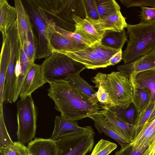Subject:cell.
I'll return each mask as SVG.
<instances>
[{
  "label": "cell",
  "instance_id": "obj_1",
  "mask_svg": "<svg viewBox=\"0 0 155 155\" xmlns=\"http://www.w3.org/2000/svg\"><path fill=\"white\" fill-rule=\"evenodd\" d=\"M49 84L48 95L54 102L55 108L61 117L76 121L89 117L102 109L66 81Z\"/></svg>",
  "mask_w": 155,
  "mask_h": 155
},
{
  "label": "cell",
  "instance_id": "obj_2",
  "mask_svg": "<svg viewBox=\"0 0 155 155\" xmlns=\"http://www.w3.org/2000/svg\"><path fill=\"white\" fill-rule=\"evenodd\" d=\"M126 28L129 39L122 52L124 64L155 53V23L142 21L135 25L127 24Z\"/></svg>",
  "mask_w": 155,
  "mask_h": 155
},
{
  "label": "cell",
  "instance_id": "obj_3",
  "mask_svg": "<svg viewBox=\"0 0 155 155\" xmlns=\"http://www.w3.org/2000/svg\"><path fill=\"white\" fill-rule=\"evenodd\" d=\"M92 82L100 86L107 95L112 107H128L132 102L133 86L129 78L120 71L107 74L97 73Z\"/></svg>",
  "mask_w": 155,
  "mask_h": 155
},
{
  "label": "cell",
  "instance_id": "obj_4",
  "mask_svg": "<svg viewBox=\"0 0 155 155\" xmlns=\"http://www.w3.org/2000/svg\"><path fill=\"white\" fill-rule=\"evenodd\" d=\"M25 8L36 30L38 46L36 59L46 58L53 51L51 39L56 31L54 20L34 0L25 2Z\"/></svg>",
  "mask_w": 155,
  "mask_h": 155
},
{
  "label": "cell",
  "instance_id": "obj_5",
  "mask_svg": "<svg viewBox=\"0 0 155 155\" xmlns=\"http://www.w3.org/2000/svg\"><path fill=\"white\" fill-rule=\"evenodd\" d=\"M42 76L47 83L66 80L80 74L86 68L83 64L66 55L53 51L41 65Z\"/></svg>",
  "mask_w": 155,
  "mask_h": 155
},
{
  "label": "cell",
  "instance_id": "obj_6",
  "mask_svg": "<svg viewBox=\"0 0 155 155\" xmlns=\"http://www.w3.org/2000/svg\"><path fill=\"white\" fill-rule=\"evenodd\" d=\"M101 44L75 51H55L84 64L86 68L96 69L110 66L111 58L120 50Z\"/></svg>",
  "mask_w": 155,
  "mask_h": 155
},
{
  "label": "cell",
  "instance_id": "obj_7",
  "mask_svg": "<svg viewBox=\"0 0 155 155\" xmlns=\"http://www.w3.org/2000/svg\"><path fill=\"white\" fill-rule=\"evenodd\" d=\"M46 13L55 21L56 25L67 31L73 29V15L85 18L83 0H53L50 2Z\"/></svg>",
  "mask_w": 155,
  "mask_h": 155
},
{
  "label": "cell",
  "instance_id": "obj_8",
  "mask_svg": "<svg viewBox=\"0 0 155 155\" xmlns=\"http://www.w3.org/2000/svg\"><path fill=\"white\" fill-rule=\"evenodd\" d=\"M18 141L27 144L34 138L36 130L37 113L31 95L17 102Z\"/></svg>",
  "mask_w": 155,
  "mask_h": 155
},
{
  "label": "cell",
  "instance_id": "obj_9",
  "mask_svg": "<svg viewBox=\"0 0 155 155\" xmlns=\"http://www.w3.org/2000/svg\"><path fill=\"white\" fill-rule=\"evenodd\" d=\"M94 135L95 133L93 131L55 141L56 155H86L92 149Z\"/></svg>",
  "mask_w": 155,
  "mask_h": 155
},
{
  "label": "cell",
  "instance_id": "obj_10",
  "mask_svg": "<svg viewBox=\"0 0 155 155\" xmlns=\"http://www.w3.org/2000/svg\"><path fill=\"white\" fill-rule=\"evenodd\" d=\"M54 129L50 138L56 141L63 138L94 131L91 127L78 126L75 121L57 116Z\"/></svg>",
  "mask_w": 155,
  "mask_h": 155
},
{
  "label": "cell",
  "instance_id": "obj_11",
  "mask_svg": "<svg viewBox=\"0 0 155 155\" xmlns=\"http://www.w3.org/2000/svg\"><path fill=\"white\" fill-rule=\"evenodd\" d=\"M85 18L101 32L107 31L121 32L127 28V25L126 18L122 15L120 10L98 20L92 19L86 15Z\"/></svg>",
  "mask_w": 155,
  "mask_h": 155
},
{
  "label": "cell",
  "instance_id": "obj_12",
  "mask_svg": "<svg viewBox=\"0 0 155 155\" xmlns=\"http://www.w3.org/2000/svg\"><path fill=\"white\" fill-rule=\"evenodd\" d=\"M130 144L137 149H146L141 155H153L155 151V118L147 124Z\"/></svg>",
  "mask_w": 155,
  "mask_h": 155
},
{
  "label": "cell",
  "instance_id": "obj_13",
  "mask_svg": "<svg viewBox=\"0 0 155 155\" xmlns=\"http://www.w3.org/2000/svg\"><path fill=\"white\" fill-rule=\"evenodd\" d=\"M94 122L95 127L99 133H104L116 140L121 147L131 143L132 140L117 131L108 119L99 111L89 117Z\"/></svg>",
  "mask_w": 155,
  "mask_h": 155
},
{
  "label": "cell",
  "instance_id": "obj_14",
  "mask_svg": "<svg viewBox=\"0 0 155 155\" xmlns=\"http://www.w3.org/2000/svg\"><path fill=\"white\" fill-rule=\"evenodd\" d=\"M46 83L42 75L41 65L33 63L22 83L19 95L20 98L31 95Z\"/></svg>",
  "mask_w": 155,
  "mask_h": 155
},
{
  "label": "cell",
  "instance_id": "obj_15",
  "mask_svg": "<svg viewBox=\"0 0 155 155\" xmlns=\"http://www.w3.org/2000/svg\"><path fill=\"white\" fill-rule=\"evenodd\" d=\"M72 18L74 22V32L80 34L93 45L101 44L105 32L98 31L94 26L85 18L73 15Z\"/></svg>",
  "mask_w": 155,
  "mask_h": 155
},
{
  "label": "cell",
  "instance_id": "obj_16",
  "mask_svg": "<svg viewBox=\"0 0 155 155\" xmlns=\"http://www.w3.org/2000/svg\"><path fill=\"white\" fill-rule=\"evenodd\" d=\"M117 69L129 78L134 73L155 69V53L146 54L131 62L118 66Z\"/></svg>",
  "mask_w": 155,
  "mask_h": 155
},
{
  "label": "cell",
  "instance_id": "obj_17",
  "mask_svg": "<svg viewBox=\"0 0 155 155\" xmlns=\"http://www.w3.org/2000/svg\"><path fill=\"white\" fill-rule=\"evenodd\" d=\"M16 9L17 29L20 45L24 49L25 42L27 41L28 31L32 29L30 18L22 1L15 0Z\"/></svg>",
  "mask_w": 155,
  "mask_h": 155
},
{
  "label": "cell",
  "instance_id": "obj_18",
  "mask_svg": "<svg viewBox=\"0 0 155 155\" xmlns=\"http://www.w3.org/2000/svg\"><path fill=\"white\" fill-rule=\"evenodd\" d=\"M129 79L133 86L149 90L151 94L150 103H155V69L134 73Z\"/></svg>",
  "mask_w": 155,
  "mask_h": 155
},
{
  "label": "cell",
  "instance_id": "obj_19",
  "mask_svg": "<svg viewBox=\"0 0 155 155\" xmlns=\"http://www.w3.org/2000/svg\"><path fill=\"white\" fill-rule=\"evenodd\" d=\"M15 7L10 5L6 0H0V30L3 40L7 38L10 29L16 21Z\"/></svg>",
  "mask_w": 155,
  "mask_h": 155
},
{
  "label": "cell",
  "instance_id": "obj_20",
  "mask_svg": "<svg viewBox=\"0 0 155 155\" xmlns=\"http://www.w3.org/2000/svg\"><path fill=\"white\" fill-rule=\"evenodd\" d=\"M99 111L108 119L119 133L132 141L134 138L136 133L135 125L124 122L117 117L115 112L110 109H102Z\"/></svg>",
  "mask_w": 155,
  "mask_h": 155
},
{
  "label": "cell",
  "instance_id": "obj_21",
  "mask_svg": "<svg viewBox=\"0 0 155 155\" xmlns=\"http://www.w3.org/2000/svg\"><path fill=\"white\" fill-rule=\"evenodd\" d=\"M28 151L32 155H56L55 142L50 138H36L29 142L27 147Z\"/></svg>",
  "mask_w": 155,
  "mask_h": 155
},
{
  "label": "cell",
  "instance_id": "obj_22",
  "mask_svg": "<svg viewBox=\"0 0 155 155\" xmlns=\"http://www.w3.org/2000/svg\"><path fill=\"white\" fill-rule=\"evenodd\" d=\"M10 50L8 41H3L0 54V105H3V96L6 74L9 64Z\"/></svg>",
  "mask_w": 155,
  "mask_h": 155
},
{
  "label": "cell",
  "instance_id": "obj_23",
  "mask_svg": "<svg viewBox=\"0 0 155 155\" xmlns=\"http://www.w3.org/2000/svg\"><path fill=\"white\" fill-rule=\"evenodd\" d=\"M65 81H67L70 85L87 96L95 104L100 107L97 97V92L93 89L92 86L80 76V74L71 76Z\"/></svg>",
  "mask_w": 155,
  "mask_h": 155
},
{
  "label": "cell",
  "instance_id": "obj_24",
  "mask_svg": "<svg viewBox=\"0 0 155 155\" xmlns=\"http://www.w3.org/2000/svg\"><path fill=\"white\" fill-rule=\"evenodd\" d=\"M132 86V102L140 114L151 104V92L147 89Z\"/></svg>",
  "mask_w": 155,
  "mask_h": 155
},
{
  "label": "cell",
  "instance_id": "obj_25",
  "mask_svg": "<svg viewBox=\"0 0 155 155\" xmlns=\"http://www.w3.org/2000/svg\"><path fill=\"white\" fill-rule=\"evenodd\" d=\"M127 38L124 29L121 32L113 31L105 32L101 44L112 48L122 49Z\"/></svg>",
  "mask_w": 155,
  "mask_h": 155
},
{
  "label": "cell",
  "instance_id": "obj_26",
  "mask_svg": "<svg viewBox=\"0 0 155 155\" xmlns=\"http://www.w3.org/2000/svg\"><path fill=\"white\" fill-rule=\"evenodd\" d=\"M51 43L53 51L58 50L75 51L88 47L73 43L57 31L52 35Z\"/></svg>",
  "mask_w": 155,
  "mask_h": 155
},
{
  "label": "cell",
  "instance_id": "obj_27",
  "mask_svg": "<svg viewBox=\"0 0 155 155\" xmlns=\"http://www.w3.org/2000/svg\"><path fill=\"white\" fill-rule=\"evenodd\" d=\"M109 109L115 112L117 117L124 122L134 125L137 121L140 114L132 102L127 108H122L116 106Z\"/></svg>",
  "mask_w": 155,
  "mask_h": 155
},
{
  "label": "cell",
  "instance_id": "obj_28",
  "mask_svg": "<svg viewBox=\"0 0 155 155\" xmlns=\"http://www.w3.org/2000/svg\"><path fill=\"white\" fill-rule=\"evenodd\" d=\"M0 150L1 155L8 153L13 144L7 130L4 120L3 105L0 106Z\"/></svg>",
  "mask_w": 155,
  "mask_h": 155
},
{
  "label": "cell",
  "instance_id": "obj_29",
  "mask_svg": "<svg viewBox=\"0 0 155 155\" xmlns=\"http://www.w3.org/2000/svg\"><path fill=\"white\" fill-rule=\"evenodd\" d=\"M97 11L101 18L120 10L114 0H95Z\"/></svg>",
  "mask_w": 155,
  "mask_h": 155
},
{
  "label": "cell",
  "instance_id": "obj_30",
  "mask_svg": "<svg viewBox=\"0 0 155 155\" xmlns=\"http://www.w3.org/2000/svg\"><path fill=\"white\" fill-rule=\"evenodd\" d=\"M56 30L57 32L76 44L85 47L92 46L90 42L78 33L68 31L57 25Z\"/></svg>",
  "mask_w": 155,
  "mask_h": 155
},
{
  "label": "cell",
  "instance_id": "obj_31",
  "mask_svg": "<svg viewBox=\"0 0 155 155\" xmlns=\"http://www.w3.org/2000/svg\"><path fill=\"white\" fill-rule=\"evenodd\" d=\"M117 147L116 143L101 139L95 145L91 155H108Z\"/></svg>",
  "mask_w": 155,
  "mask_h": 155
},
{
  "label": "cell",
  "instance_id": "obj_32",
  "mask_svg": "<svg viewBox=\"0 0 155 155\" xmlns=\"http://www.w3.org/2000/svg\"><path fill=\"white\" fill-rule=\"evenodd\" d=\"M29 61L34 63L36 58V54L38 46V39L34 33L33 29L28 31L27 39Z\"/></svg>",
  "mask_w": 155,
  "mask_h": 155
},
{
  "label": "cell",
  "instance_id": "obj_33",
  "mask_svg": "<svg viewBox=\"0 0 155 155\" xmlns=\"http://www.w3.org/2000/svg\"><path fill=\"white\" fill-rule=\"evenodd\" d=\"M155 107V103H151L145 110L139 114L137 121L135 125L136 128L135 137L147 124Z\"/></svg>",
  "mask_w": 155,
  "mask_h": 155
},
{
  "label": "cell",
  "instance_id": "obj_34",
  "mask_svg": "<svg viewBox=\"0 0 155 155\" xmlns=\"http://www.w3.org/2000/svg\"><path fill=\"white\" fill-rule=\"evenodd\" d=\"M83 2L86 15L94 20L101 18L97 11L95 0H83Z\"/></svg>",
  "mask_w": 155,
  "mask_h": 155
},
{
  "label": "cell",
  "instance_id": "obj_35",
  "mask_svg": "<svg viewBox=\"0 0 155 155\" xmlns=\"http://www.w3.org/2000/svg\"><path fill=\"white\" fill-rule=\"evenodd\" d=\"M127 8L150 6L155 8V0H119Z\"/></svg>",
  "mask_w": 155,
  "mask_h": 155
},
{
  "label": "cell",
  "instance_id": "obj_36",
  "mask_svg": "<svg viewBox=\"0 0 155 155\" xmlns=\"http://www.w3.org/2000/svg\"><path fill=\"white\" fill-rule=\"evenodd\" d=\"M141 11L139 15L141 22L155 23V8H149L145 6L141 7Z\"/></svg>",
  "mask_w": 155,
  "mask_h": 155
},
{
  "label": "cell",
  "instance_id": "obj_37",
  "mask_svg": "<svg viewBox=\"0 0 155 155\" xmlns=\"http://www.w3.org/2000/svg\"><path fill=\"white\" fill-rule=\"evenodd\" d=\"M146 149H137L129 144L121 147L120 150L115 152L114 155H141Z\"/></svg>",
  "mask_w": 155,
  "mask_h": 155
},
{
  "label": "cell",
  "instance_id": "obj_38",
  "mask_svg": "<svg viewBox=\"0 0 155 155\" xmlns=\"http://www.w3.org/2000/svg\"><path fill=\"white\" fill-rule=\"evenodd\" d=\"M8 155H28L27 147L24 144L18 141L14 142L8 152Z\"/></svg>",
  "mask_w": 155,
  "mask_h": 155
},
{
  "label": "cell",
  "instance_id": "obj_39",
  "mask_svg": "<svg viewBox=\"0 0 155 155\" xmlns=\"http://www.w3.org/2000/svg\"><path fill=\"white\" fill-rule=\"evenodd\" d=\"M122 50L113 55L109 60L110 65H114L120 62L123 59Z\"/></svg>",
  "mask_w": 155,
  "mask_h": 155
},
{
  "label": "cell",
  "instance_id": "obj_40",
  "mask_svg": "<svg viewBox=\"0 0 155 155\" xmlns=\"http://www.w3.org/2000/svg\"><path fill=\"white\" fill-rule=\"evenodd\" d=\"M19 60L20 63L29 61L23 49L20 45L19 52Z\"/></svg>",
  "mask_w": 155,
  "mask_h": 155
},
{
  "label": "cell",
  "instance_id": "obj_41",
  "mask_svg": "<svg viewBox=\"0 0 155 155\" xmlns=\"http://www.w3.org/2000/svg\"><path fill=\"white\" fill-rule=\"evenodd\" d=\"M23 50L29 60V54L27 47V41H26L24 43Z\"/></svg>",
  "mask_w": 155,
  "mask_h": 155
},
{
  "label": "cell",
  "instance_id": "obj_42",
  "mask_svg": "<svg viewBox=\"0 0 155 155\" xmlns=\"http://www.w3.org/2000/svg\"><path fill=\"white\" fill-rule=\"evenodd\" d=\"M155 118V107L149 119L147 124L150 122Z\"/></svg>",
  "mask_w": 155,
  "mask_h": 155
},
{
  "label": "cell",
  "instance_id": "obj_43",
  "mask_svg": "<svg viewBox=\"0 0 155 155\" xmlns=\"http://www.w3.org/2000/svg\"><path fill=\"white\" fill-rule=\"evenodd\" d=\"M4 155H8V153H4Z\"/></svg>",
  "mask_w": 155,
  "mask_h": 155
},
{
  "label": "cell",
  "instance_id": "obj_44",
  "mask_svg": "<svg viewBox=\"0 0 155 155\" xmlns=\"http://www.w3.org/2000/svg\"><path fill=\"white\" fill-rule=\"evenodd\" d=\"M28 155H31V154H30V153H28Z\"/></svg>",
  "mask_w": 155,
  "mask_h": 155
}]
</instances>
